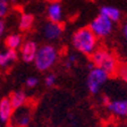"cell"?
Masks as SVG:
<instances>
[{"label": "cell", "mask_w": 127, "mask_h": 127, "mask_svg": "<svg viewBox=\"0 0 127 127\" xmlns=\"http://www.w3.org/2000/svg\"><path fill=\"white\" fill-rule=\"evenodd\" d=\"M71 44L77 52L84 56H91L98 49L99 39L89 27H81L73 33Z\"/></svg>", "instance_id": "obj_1"}, {"label": "cell", "mask_w": 127, "mask_h": 127, "mask_svg": "<svg viewBox=\"0 0 127 127\" xmlns=\"http://www.w3.org/2000/svg\"><path fill=\"white\" fill-rule=\"evenodd\" d=\"M59 60V51L52 44H43L37 48L36 55L33 60L35 68L41 73L49 71Z\"/></svg>", "instance_id": "obj_2"}, {"label": "cell", "mask_w": 127, "mask_h": 127, "mask_svg": "<svg viewBox=\"0 0 127 127\" xmlns=\"http://www.w3.org/2000/svg\"><path fill=\"white\" fill-rule=\"evenodd\" d=\"M91 63L94 67L106 71L109 76L116 74L119 67L118 59L114 55V52L104 48H98L91 55Z\"/></svg>", "instance_id": "obj_3"}, {"label": "cell", "mask_w": 127, "mask_h": 127, "mask_svg": "<svg viewBox=\"0 0 127 127\" xmlns=\"http://www.w3.org/2000/svg\"><path fill=\"white\" fill-rule=\"evenodd\" d=\"M108 78L109 75L102 69L96 68V67H93L92 69H90L86 78V86L91 94H98L102 89V86L107 83Z\"/></svg>", "instance_id": "obj_4"}, {"label": "cell", "mask_w": 127, "mask_h": 127, "mask_svg": "<svg viewBox=\"0 0 127 127\" xmlns=\"http://www.w3.org/2000/svg\"><path fill=\"white\" fill-rule=\"evenodd\" d=\"M87 27L92 31V33L98 39H106V37L110 36L114 31V23L109 21L108 18H106L104 16L99 14Z\"/></svg>", "instance_id": "obj_5"}, {"label": "cell", "mask_w": 127, "mask_h": 127, "mask_svg": "<svg viewBox=\"0 0 127 127\" xmlns=\"http://www.w3.org/2000/svg\"><path fill=\"white\" fill-rule=\"evenodd\" d=\"M11 125L15 127H27L32 120L31 109L29 107L24 106L19 109L14 110L13 117H11Z\"/></svg>", "instance_id": "obj_6"}, {"label": "cell", "mask_w": 127, "mask_h": 127, "mask_svg": "<svg viewBox=\"0 0 127 127\" xmlns=\"http://www.w3.org/2000/svg\"><path fill=\"white\" fill-rule=\"evenodd\" d=\"M106 107L111 115L116 117H127V98L118 100H106Z\"/></svg>", "instance_id": "obj_7"}, {"label": "cell", "mask_w": 127, "mask_h": 127, "mask_svg": "<svg viewBox=\"0 0 127 127\" xmlns=\"http://www.w3.org/2000/svg\"><path fill=\"white\" fill-rule=\"evenodd\" d=\"M37 43L33 40H27L25 42H23L22 47L19 48V56H21V59L26 64L33 63L35 58V55H36L37 51Z\"/></svg>", "instance_id": "obj_8"}, {"label": "cell", "mask_w": 127, "mask_h": 127, "mask_svg": "<svg viewBox=\"0 0 127 127\" xmlns=\"http://www.w3.org/2000/svg\"><path fill=\"white\" fill-rule=\"evenodd\" d=\"M47 17L48 21L51 23H58L60 24L64 18V11H63V6L59 1L53 0L51 1L47 8Z\"/></svg>", "instance_id": "obj_9"}, {"label": "cell", "mask_w": 127, "mask_h": 127, "mask_svg": "<svg viewBox=\"0 0 127 127\" xmlns=\"http://www.w3.org/2000/svg\"><path fill=\"white\" fill-rule=\"evenodd\" d=\"M64 27L61 24L48 22L43 26V36L48 41H57L63 35Z\"/></svg>", "instance_id": "obj_10"}, {"label": "cell", "mask_w": 127, "mask_h": 127, "mask_svg": "<svg viewBox=\"0 0 127 127\" xmlns=\"http://www.w3.org/2000/svg\"><path fill=\"white\" fill-rule=\"evenodd\" d=\"M13 114H14V108L11 106L8 96L2 98L0 100V122L2 124H7L8 122H10Z\"/></svg>", "instance_id": "obj_11"}, {"label": "cell", "mask_w": 127, "mask_h": 127, "mask_svg": "<svg viewBox=\"0 0 127 127\" xmlns=\"http://www.w3.org/2000/svg\"><path fill=\"white\" fill-rule=\"evenodd\" d=\"M8 99H9V101H10L14 110L19 109L24 106H26V102H27L26 93L24 92V91H22V90H17V91L11 92L10 95L8 96Z\"/></svg>", "instance_id": "obj_12"}, {"label": "cell", "mask_w": 127, "mask_h": 127, "mask_svg": "<svg viewBox=\"0 0 127 127\" xmlns=\"http://www.w3.org/2000/svg\"><path fill=\"white\" fill-rule=\"evenodd\" d=\"M99 14L104 16L106 18H108L112 23H117L122 18V11L119 10L117 7H115V6H109V5L102 6L100 8V13Z\"/></svg>", "instance_id": "obj_13"}, {"label": "cell", "mask_w": 127, "mask_h": 127, "mask_svg": "<svg viewBox=\"0 0 127 127\" xmlns=\"http://www.w3.org/2000/svg\"><path fill=\"white\" fill-rule=\"evenodd\" d=\"M18 59V52L16 50L7 49L6 51H0V68H7Z\"/></svg>", "instance_id": "obj_14"}, {"label": "cell", "mask_w": 127, "mask_h": 127, "mask_svg": "<svg viewBox=\"0 0 127 127\" xmlns=\"http://www.w3.org/2000/svg\"><path fill=\"white\" fill-rule=\"evenodd\" d=\"M23 44V36L21 34H17V33H13V34H9L5 40V45L7 49H10V50H18L19 48Z\"/></svg>", "instance_id": "obj_15"}, {"label": "cell", "mask_w": 127, "mask_h": 127, "mask_svg": "<svg viewBox=\"0 0 127 127\" xmlns=\"http://www.w3.org/2000/svg\"><path fill=\"white\" fill-rule=\"evenodd\" d=\"M34 25V16L30 13H24L21 15L18 23V29L21 32H27Z\"/></svg>", "instance_id": "obj_16"}, {"label": "cell", "mask_w": 127, "mask_h": 127, "mask_svg": "<svg viewBox=\"0 0 127 127\" xmlns=\"http://www.w3.org/2000/svg\"><path fill=\"white\" fill-rule=\"evenodd\" d=\"M9 13V0H0V18H5Z\"/></svg>", "instance_id": "obj_17"}, {"label": "cell", "mask_w": 127, "mask_h": 127, "mask_svg": "<svg viewBox=\"0 0 127 127\" xmlns=\"http://www.w3.org/2000/svg\"><path fill=\"white\" fill-rule=\"evenodd\" d=\"M56 83H57V75L53 74V73H49V74L45 76V78H44L45 86L51 87V86H53Z\"/></svg>", "instance_id": "obj_18"}, {"label": "cell", "mask_w": 127, "mask_h": 127, "mask_svg": "<svg viewBox=\"0 0 127 127\" xmlns=\"http://www.w3.org/2000/svg\"><path fill=\"white\" fill-rule=\"evenodd\" d=\"M25 84H26V87H29V89H34L39 84V78L36 76H30L26 78Z\"/></svg>", "instance_id": "obj_19"}, {"label": "cell", "mask_w": 127, "mask_h": 127, "mask_svg": "<svg viewBox=\"0 0 127 127\" xmlns=\"http://www.w3.org/2000/svg\"><path fill=\"white\" fill-rule=\"evenodd\" d=\"M77 60H78V58H77L76 55H69L68 57H67V60H66V64H65V67H66L67 69L71 68V67H73L75 64L77 63Z\"/></svg>", "instance_id": "obj_20"}, {"label": "cell", "mask_w": 127, "mask_h": 127, "mask_svg": "<svg viewBox=\"0 0 127 127\" xmlns=\"http://www.w3.org/2000/svg\"><path fill=\"white\" fill-rule=\"evenodd\" d=\"M117 71H119V76H122L123 78L127 81V65L126 66H123V67L119 66Z\"/></svg>", "instance_id": "obj_21"}, {"label": "cell", "mask_w": 127, "mask_h": 127, "mask_svg": "<svg viewBox=\"0 0 127 127\" xmlns=\"http://www.w3.org/2000/svg\"><path fill=\"white\" fill-rule=\"evenodd\" d=\"M5 31H6V23L2 18H0V39L5 34Z\"/></svg>", "instance_id": "obj_22"}, {"label": "cell", "mask_w": 127, "mask_h": 127, "mask_svg": "<svg viewBox=\"0 0 127 127\" xmlns=\"http://www.w3.org/2000/svg\"><path fill=\"white\" fill-rule=\"evenodd\" d=\"M123 36H124L125 42H126V44H127V22H125V23L123 24Z\"/></svg>", "instance_id": "obj_23"}, {"label": "cell", "mask_w": 127, "mask_h": 127, "mask_svg": "<svg viewBox=\"0 0 127 127\" xmlns=\"http://www.w3.org/2000/svg\"><path fill=\"white\" fill-rule=\"evenodd\" d=\"M5 127H15V126H14V125H11V124H7Z\"/></svg>", "instance_id": "obj_24"}, {"label": "cell", "mask_w": 127, "mask_h": 127, "mask_svg": "<svg viewBox=\"0 0 127 127\" xmlns=\"http://www.w3.org/2000/svg\"><path fill=\"white\" fill-rule=\"evenodd\" d=\"M18 0H9V2H17Z\"/></svg>", "instance_id": "obj_25"}, {"label": "cell", "mask_w": 127, "mask_h": 127, "mask_svg": "<svg viewBox=\"0 0 127 127\" xmlns=\"http://www.w3.org/2000/svg\"><path fill=\"white\" fill-rule=\"evenodd\" d=\"M0 127H2V126H1V124H0Z\"/></svg>", "instance_id": "obj_26"}, {"label": "cell", "mask_w": 127, "mask_h": 127, "mask_svg": "<svg viewBox=\"0 0 127 127\" xmlns=\"http://www.w3.org/2000/svg\"><path fill=\"white\" fill-rule=\"evenodd\" d=\"M51 1H53V0H51Z\"/></svg>", "instance_id": "obj_27"}]
</instances>
